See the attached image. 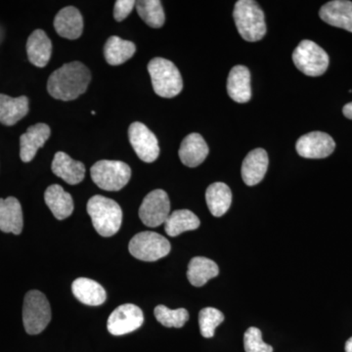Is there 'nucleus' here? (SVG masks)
<instances>
[{
	"label": "nucleus",
	"instance_id": "1",
	"mask_svg": "<svg viewBox=\"0 0 352 352\" xmlns=\"http://www.w3.org/2000/svg\"><path fill=\"white\" fill-rule=\"evenodd\" d=\"M91 73L80 62L65 64L48 78L47 90L53 98L62 101L75 100L87 91Z\"/></svg>",
	"mask_w": 352,
	"mask_h": 352
},
{
	"label": "nucleus",
	"instance_id": "2",
	"mask_svg": "<svg viewBox=\"0 0 352 352\" xmlns=\"http://www.w3.org/2000/svg\"><path fill=\"white\" fill-rule=\"evenodd\" d=\"M87 212L95 230L103 237H112L122 226V208L112 199L100 195L92 197L87 203Z\"/></svg>",
	"mask_w": 352,
	"mask_h": 352
},
{
	"label": "nucleus",
	"instance_id": "3",
	"mask_svg": "<svg viewBox=\"0 0 352 352\" xmlns=\"http://www.w3.org/2000/svg\"><path fill=\"white\" fill-rule=\"evenodd\" d=\"M233 17L238 32L245 41L256 43L265 36V17L258 2L254 0L236 2Z\"/></svg>",
	"mask_w": 352,
	"mask_h": 352
},
{
	"label": "nucleus",
	"instance_id": "4",
	"mask_svg": "<svg viewBox=\"0 0 352 352\" xmlns=\"http://www.w3.org/2000/svg\"><path fill=\"white\" fill-rule=\"evenodd\" d=\"M155 94L164 98H173L182 92L183 80L177 67L164 58H154L148 64Z\"/></svg>",
	"mask_w": 352,
	"mask_h": 352
},
{
	"label": "nucleus",
	"instance_id": "5",
	"mask_svg": "<svg viewBox=\"0 0 352 352\" xmlns=\"http://www.w3.org/2000/svg\"><path fill=\"white\" fill-rule=\"evenodd\" d=\"M51 321V307L41 292H28L23 305V323L29 335H38L47 327Z\"/></svg>",
	"mask_w": 352,
	"mask_h": 352
},
{
	"label": "nucleus",
	"instance_id": "6",
	"mask_svg": "<svg viewBox=\"0 0 352 352\" xmlns=\"http://www.w3.org/2000/svg\"><path fill=\"white\" fill-rule=\"evenodd\" d=\"M91 178L95 184L105 191H120L129 183L131 170L129 164L120 161L102 160L92 166Z\"/></svg>",
	"mask_w": 352,
	"mask_h": 352
},
{
	"label": "nucleus",
	"instance_id": "7",
	"mask_svg": "<svg viewBox=\"0 0 352 352\" xmlns=\"http://www.w3.org/2000/svg\"><path fill=\"white\" fill-rule=\"evenodd\" d=\"M170 249V242L166 238L152 231L136 234L129 245L132 256L148 263L159 261L168 256Z\"/></svg>",
	"mask_w": 352,
	"mask_h": 352
},
{
	"label": "nucleus",
	"instance_id": "8",
	"mask_svg": "<svg viewBox=\"0 0 352 352\" xmlns=\"http://www.w3.org/2000/svg\"><path fill=\"white\" fill-rule=\"evenodd\" d=\"M296 68L305 75L319 76L327 71L330 59L326 51L311 41H302L293 53Z\"/></svg>",
	"mask_w": 352,
	"mask_h": 352
},
{
	"label": "nucleus",
	"instance_id": "9",
	"mask_svg": "<svg viewBox=\"0 0 352 352\" xmlns=\"http://www.w3.org/2000/svg\"><path fill=\"white\" fill-rule=\"evenodd\" d=\"M170 214V201L166 192L157 189L145 197L140 208L139 217L146 226L157 227L164 224Z\"/></svg>",
	"mask_w": 352,
	"mask_h": 352
},
{
	"label": "nucleus",
	"instance_id": "10",
	"mask_svg": "<svg viewBox=\"0 0 352 352\" xmlns=\"http://www.w3.org/2000/svg\"><path fill=\"white\" fill-rule=\"evenodd\" d=\"M129 138L139 159L145 163H153L160 155L156 135L142 122H133L129 129Z\"/></svg>",
	"mask_w": 352,
	"mask_h": 352
},
{
	"label": "nucleus",
	"instance_id": "11",
	"mask_svg": "<svg viewBox=\"0 0 352 352\" xmlns=\"http://www.w3.org/2000/svg\"><path fill=\"white\" fill-rule=\"evenodd\" d=\"M144 322L142 310L138 305L126 303L116 308L109 316L107 328L113 336L126 335L138 330Z\"/></svg>",
	"mask_w": 352,
	"mask_h": 352
},
{
	"label": "nucleus",
	"instance_id": "12",
	"mask_svg": "<svg viewBox=\"0 0 352 352\" xmlns=\"http://www.w3.org/2000/svg\"><path fill=\"white\" fill-rule=\"evenodd\" d=\"M335 148L333 139L322 131L309 132L302 135L296 145L298 154L307 159H324L330 156Z\"/></svg>",
	"mask_w": 352,
	"mask_h": 352
},
{
	"label": "nucleus",
	"instance_id": "13",
	"mask_svg": "<svg viewBox=\"0 0 352 352\" xmlns=\"http://www.w3.org/2000/svg\"><path fill=\"white\" fill-rule=\"evenodd\" d=\"M319 16L324 22L352 32V2L333 0L321 7Z\"/></svg>",
	"mask_w": 352,
	"mask_h": 352
},
{
	"label": "nucleus",
	"instance_id": "14",
	"mask_svg": "<svg viewBox=\"0 0 352 352\" xmlns=\"http://www.w3.org/2000/svg\"><path fill=\"white\" fill-rule=\"evenodd\" d=\"M50 127L45 124L30 126L20 138V157L25 163L32 161L39 148L43 147L50 136Z\"/></svg>",
	"mask_w": 352,
	"mask_h": 352
},
{
	"label": "nucleus",
	"instance_id": "15",
	"mask_svg": "<svg viewBox=\"0 0 352 352\" xmlns=\"http://www.w3.org/2000/svg\"><path fill=\"white\" fill-rule=\"evenodd\" d=\"M268 155L265 150L258 148L245 157L242 164V178L248 186H254L263 179L267 171Z\"/></svg>",
	"mask_w": 352,
	"mask_h": 352
},
{
	"label": "nucleus",
	"instance_id": "16",
	"mask_svg": "<svg viewBox=\"0 0 352 352\" xmlns=\"http://www.w3.org/2000/svg\"><path fill=\"white\" fill-rule=\"evenodd\" d=\"M227 92L237 103H247L251 100V73L245 66L233 67L227 80Z\"/></svg>",
	"mask_w": 352,
	"mask_h": 352
},
{
	"label": "nucleus",
	"instance_id": "17",
	"mask_svg": "<svg viewBox=\"0 0 352 352\" xmlns=\"http://www.w3.org/2000/svg\"><path fill=\"white\" fill-rule=\"evenodd\" d=\"M24 226L20 201L14 197L0 199V230L19 235Z\"/></svg>",
	"mask_w": 352,
	"mask_h": 352
},
{
	"label": "nucleus",
	"instance_id": "18",
	"mask_svg": "<svg viewBox=\"0 0 352 352\" xmlns=\"http://www.w3.org/2000/svg\"><path fill=\"white\" fill-rule=\"evenodd\" d=\"M178 155L183 164L196 168L208 157V146L200 134L191 133L183 139Z\"/></svg>",
	"mask_w": 352,
	"mask_h": 352
},
{
	"label": "nucleus",
	"instance_id": "19",
	"mask_svg": "<svg viewBox=\"0 0 352 352\" xmlns=\"http://www.w3.org/2000/svg\"><path fill=\"white\" fill-rule=\"evenodd\" d=\"M54 28L62 38L76 39L82 36L83 19L82 14L74 6L65 7L54 19Z\"/></svg>",
	"mask_w": 352,
	"mask_h": 352
},
{
	"label": "nucleus",
	"instance_id": "20",
	"mask_svg": "<svg viewBox=\"0 0 352 352\" xmlns=\"http://www.w3.org/2000/svg\"><path fill=\"white\" fill-rule=\"evenodd\" d=\"M52 173L69 185L78 184L85 175V164L75 161L66 153L58 152L52 162Z\"/></svg>",
	"mask_w": 352,
	"mask_h": 352
},
{
	"label": "nucleus",
	"instance_id": "21",
	"mask_svg": "<svg viewBox=\"0 0 352 352\" xmlns=\"http://www.w3.org/2000/svg\"><path fill=\"white\" fill-rule=\"evenodd\" d=\"M27 53L30 62L38 68H43L50 62L52 54V43L43 30H36L27 41Z\"/></svg>",
	"mask_w": 352,
	"mask_h": 352
},
{
	"label": "nucleus",
	"instance_id": "22",
	"mask_svg": "<svg viewBox=\"0 0 352 352\" xmlns=\"http://www.w3.org/2000/svg\"><path fill=\"white\" fill-rule=\"evenodd\" d=\"M44 201L57 219H68L73 214V198L60 185L53 184L48 187L44 193Z\"/></svg>",
	"mask_w": 352,
	"mask_h": 352
},
{
	"label": "nucleus",
	"instance_id": "23",
	"mask_svg": "<svg viewBox=\"0 0 352 352\" xmlns=\"http://www.w3.org/2000/svg\"><path fill=\"white\" fill-rule=\"evenodd\" d=\"M74 296L90 307H98L103 305L107 298V294L100 284L88 278H78L72 285Z\"/></svg>",
	"mask_w": 352,
	"mask_h": 352
},
{
	"label": "nucleus",
	"instance_id": "24",
	"mask_svg": "<svg viewBox=\"0 0 352 352\" xmlns=\"http://www.w3.org/2000/svg\"><path fill=\"white\" fill-rule=\"evenodd\" d=\"M29 113V99L25 96L12 97L0 94V122L14 126Z\"/></svg>",
	"mask_w": 352,
	"mask_h": 352
},
{
	"label": "nucleus",
	"instance_id": "25",
	"mask_svg": "<svg viewBox=\"0 0 352 352\" xmlns=\"http://www.w3.org/2000/svg\"><path fill=\"white\" fill-rule=\"evenodd\" d=\"M206 201L210 214L220 217L226 214L232 203V192L222 182H215L208 187Z\"/></svg>",
	"mask_w": 352,
	"mask_h": 352
},
{
	"label": "nucleus",
	"instance_id": "26",
	"mask_svg": "<svg viewBox=\"0 0 352 352\" xmlns=\"http://www.w3.org/2000/svg\"><path fill=\"white\" fill-rule=\"evenodd\" d=\"M219 274L217 264L212 259L196 256L189 263L187 278L194 287H201Z\"/></svg>",
	"mask_w": 352,
	"mask_h": 352
},
{
	"label": "nucleus",
	"instance_id": "27",
	"mask_svg": "<svg viewBox=\"0 0 352 352\" xmlns=\"http://www.w3.org/2000/svg\"><path fill=\"white\" fill-rule=\"evenodd\" d=\"M200 224V219L191 210H175L164 222V230L170 237H176L186 231L196 230Z\"/></svg>",
	"mask_w": 352,
	"mask_h": 352
},
{
	"label": "nucleus",
	"instance_id": "28",
	"mask_svg": "<svg viewBox=\"0 0 352 352\" xmlns=\"http://www.w3.org/2000/svg\"><path fill=\"white\" fill-rule=\"evenodd\" d=\"M135 51V45L131 41H124L119 36H111L104 47V55L109 65L119 66L131 59Z\"/></svg>",
	"mask_w": 352,
	"mask_h": 352
},
{
	"label": "nucleus",
	"instance_id": "29",
	"mask_svg": "<svg viewBox=\"0 0 352 352\" xmlns=\"http://www.w3.org/2000/svg\"><path fill=\"white\" fill-rule=\"evenodd\" d=\"M136 9L141 19L155 29L163 27L166 16L162 2L159 0H141L136 2Z\"/></svg>",
	"mask_w": 352,
	"mask_h": 352
},
{
	"label": "nucleus",
	"instance_id": "30",
	"mask_svg": "<svg viewBox=\"0 0 352 352\" xmlns=\"http://www.w3.org/2000/svg\"><path fill=\"white\" fill-rule=\"evenodd\" d=\"M154 314L157 320L168 328H182L189 320V314L185 308L170 309L164 305H157Z\"/></svg>",
	"mask_w": 352,
	"mask_h": 352
},
{
	"label": "nucleus",
	"instance_id": "31",
	"mask_svg": "<svg viewBox=\"0 0 352 352\" xmlns=\"http://www.w3.org/2000/svg\"><path fill=\"white\" fill-rule=\"evenodd\" d=\"M224 321V315L214 307H206L199 314V325L204 338H212L215 329Z\"/></svg>",
	"mask_w": 352,
	"mask_h": 352
},
{
	"label": "nucleus",
	"instance_id": "32",
	"mask_svg": "<svg viewBox=\"0 0 352 352\" xmlns=\"http://www.w3.org/2000/svg\"><path fill=\"white\" fill-rule=\"evenodd\" d=\"M245 352H273V347L263 340V333L258 328L251 327L244 335Z\"/></svg>",
	"mask_w": 352,
	"mask_h": 352
},
{
	"label": "nucleus",
	"instance_id": "33",
	"mask_svg": "<svg viewBox=\"0 0 352 352\" xmlns=\"http://www.w3.org/2000/svg\"><path fill=\"white\" fill-rule=\"evenodd\" d=\"M135 4L136 1L134 0H118L116 1L115 9H113V17L116 21L120 22V21L126 19Z\"/></svg>",
	"mask_w": 352,
	"mask_h": 352
},
{
	"label": "nucleus",
	"instance_id": "34",
	"mask_svg": "<svg viewBox=\"0 0 352 352\" xmlns=\"http://www.w3.org/2000/svg\"><path fill=\"white\" fill-rule=\"evenodd\" d=\"M342 113H344V117L347 118V119L352 120V102L344 105V109H342Z\"/></svg>",
	"mask_w": 352,
	"mask_h": 352
},
{
	"label": "nucleus",
	"instance_id": "35",
	"mask_svg": "<svg viewBox=\"0 0 352 352\" xmlns=\"http://www.w3.org/2000/svg\"><path fill=\"white\" fill-rule=\"evenodd\" d=\"M346 352H352V337L346 342Z\"/></svg>",
	"mask_w": 352,
	"mask_h": 352
}]
</instances>
